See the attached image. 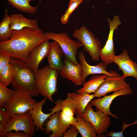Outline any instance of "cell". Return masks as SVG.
<instances>
[{"label": "cell", "instance_id": "cell-33", "mask_svg": "<svg viewBox=\"0 0 137 137\" xmlns=\"http://www.w3.org/2000/svg\"><path fill=\"white\" fill-rule=\"evenodd\" d=\"M105 136L111 137H123L124 136L123 132L121 131L119 132H115L113 131L107 132Z\"/></svg>", "mask_w": 137, "mask_h": 137}, {"label": "cell", "instance_id": "cell-10", "mask_svg": "<svg viewBox=\"0 0 137 137\" xmlns=\"http://www.w3.org/2000/svg\"><path fill=\"white\" fill-rule=\"evenodd\" d=\"M47 98L45 97L40 101H37L33 109L29 110L28 112L30 113L36 126V130H40L43 132L45 128L43 124L45 122L52 114L58 111L61 110L60 104L61 100L58 99L56 102L55 106L52 108L49 109L51 112L48 113L43 112L42 107L46 102Z\"/></svg>", "mask_w": 137, "mask_h": 137}, {"label": "cell", "instance_id": "cell-24", "mask_svg": "<svg viewBox=\"0 0 137 137\" xmlns=\"http://www.w3.org/2000/svg\"><path fill=\"white\" fill-rule=\"evenodd\" d=\"M34 0H7L13 7L20 12L33 14L38 11L39 5L33 6L30 4Z\"/></svg>", "mask_w": 137, "mask_h": 137}, {"label": "cell", "instance_id": "cell-20", "mask_svg": "<svg viewBox=\"0 0 137 137\" xmlns=\"http://www.w3.org/2000/svg\"><path fill=\"white\" fill-rule=\"evenodd\" d=\"M10 27L11 30H20L28 27L34 29H39L36 19H27L21 14H11Z\"/></svg>", "mask_w": 137, "mask_h": 137}, {"label": "cell", "instance_id": "cell-2", "mask_svg": "<svg viewBox=\"0 0 137 137\" xmlns=\"http://www.w3.org/2000/svg\"><path fill=\"white\" fill-rule=\"evenodd\" d=\"M10 63L14 74L11 83L15 90L21 89L30 93L32 96L39 94L35 78V74L25 62L11 57Z\"/></svg>", "mask_w": 137, "mask_h": 137}, {"label": "cell", "instance_id": "cell-18", "mask_svg": "<svg viewBox=\"0 0 137 137\" xmlns=\"http://www.w3.org/2000/svg\"><path fill=\"white\" fill-rule=\"evenodd\" d=\"M61 110L59 113L60 121L64 126L70 127L76 122L77 119L74 117L76 105L73 101L67 97L62 100L60 104Z\"/></svg>", "mask_w": 137, "mask_h": 137}, {"label": "cell", "instance_id": "cell-16", "mask_svg": "<svg viewBox=\"0 0 137 137\" xmlns=\"http://www.w3.org/2000/svg\"><path fill=\"white\" fill-rule=\"evenodd\" d=\"M49 39L43 41L31 50L26 62L27 65L36 73L40 63L48 53L50 42Z\"/></svg>", "mask_w": 137, "mask_h": 137}, {"label": "cell", "instance_id": "cell-23", "mask_svg": "<svg viewBox=\"0 0 137 137\" xmlns=\"http://www.w3.org/2000/svg\"><path fill=\"white\" fill-rule=\"evenodd\" d=\"M76 123L73 125L78 129L82 137H96V132L92 124L89 122L84 120L80 115H77Z\"/></svg>", "mask_w": 137, "mask_h": 137}, {"label": "cell", "instance_id": "cell-9", "mask_svg": "<svg viewBox=\"0 0 137 137\" xmlns=\"http://www.w3.org/2000/svg\"><path fill=\"white\" fill-rule=\"evenodd\" d=\"M107 20L109 25V33L105 45L100 50L99 55L102 61L108 64L113 62L115 55L113 40L114 33L122 23L118 15L114 16L112 20L109 18Z\"/></svg>", "mask_w": 137, "mask_h": 137}, {"label": "cell", "instance_id": "cell-31", "mask_svg": "<svg viewBox=\"0 0 137 137\" xmlns=\"http://www.w3.org/2000/svg\"><path fill=\"white\" fill-rule=\"evenodd\" d=\"M3 108H0V124L4 125L5 127L9 121L11 116Z\"/></svg>", "mask_w": 137, "mask_h": 137}, {"label": "cell", "instance_id": "cell-34", "mask_svg": "<svg viewBox=\"0 0 137 137\" xmlns=\"http://www.w3.org/2000/svg\"><path fill=\"white\" fill-rule=\"evenodd\" d=\"M80 0H70L69 4H71L72 3L78 1Z\"/></svg>", "mask_w": 137, "mask_h": 137}, {"label": "cell", "instance_id": "cell-27", "mask_svg": "<svg viewBox=\"0 0 137 137\" xmlns=\"http://www.w3.org/2000/svg\"><path fill=\"white\" fill-rule=\"evenodd\" d=\"M7 87L0 82V107L3 108L10 99L14 91Z\"/></svg>", "mask_w": 137, "mask_h": 137}, {"label": "cell", "instance_id": "cell-4", "mask_svg": "<svg viewBox=\"0 0 137 137\" xmlns=\"http://www.w3.org/2000/svg\"><path fill=\"white\" fill-rule=\"evenodd\" d=\"M29 92L21 89L14 90L4 108L10 116L23 114L33 108L37 101Z\"/></svg>", "mask_w": 137, "mask_h": 137}, {"label": "cell", "instance_id": "cell-14", "mask_svg": "<svg viewBox=\"0 0 137 137\" xmlns=\"http://www.w3.org/2000/svg\"><path fill=\"white\" fill-rule=\"evenodd\" d=\"M63 66L60 71L61 77L67 78L77 86L82 85L83 69L81 63L74 64L65 56L63 57Z\"/></svg>", "mask_w": 137, "mask_h": 137}, {"label": "cell", "instance_id": "cell-17", "mask_svg": "<svg viewBox=\"0 0 137 137\" xmlns=\"http://www.w3.org/2000/svg\"><path fill=\"white\" fill-rule=\"evenodd\" d=\"M60 111L57 112L52 114L44 123V133L46 135L49 134L50 137H61L63 136L65 132L70 127L63 125L61 122L59 117Z\"/></svg>", "mask_w": 137, "mask_h": 137}, {"label": "cell", "instance_id": "cell-11", "mask_svg": "<svg viewBox=\"0 0 137 137\" xmlns=\"http://www.w3.org/2000/svg\"><path fill=\"white\" fill-rule=\"evenodd\" d=\"M78 58L82 64L83 69L82 79L83 82H85L87 77L90 75L94 74H104L112 77L119 76V74L114 71L109 72L106 70L107 64L102 61L95 65H91L88 63L85 59L83 52H78Z\"/></svg>", "mask_w": 137, "mask_h": 137}, {"label": "cell", "instance_id": "cell-1", "mask_svg": "<svg viewBox=\"0 0 137 137\" xmlns=\"http://www.w3.org/2000/svg\"><path fill=\"white\" fill-rule=\"evenodd\" d=\"M45 33L39 28L26 27L20 30H11L10 39L0 42V54L9 55L26 62L32 49L48 39L45 37Z\"/></svg>", "mask_w": 137, "mask_h": 137}, {"label": "cell", "instance_id": "cell-29", "mask_svg": "<svg viewBox=\"0 0 137 137\" xmlns=\"http://www.w3.org/2000/svg\"><path fill=\"white\" fill-rule=\"evenodd\" d=\"M79 131L77 128L74 126L71 125L64 132L63 137H76Z\"/></svg>", "mask_w": 137, "mask_h": 137}, {"label": "cell", "instance_id": "cell-32", "mask_svg": "<svg viewBox=\"0 0 137 137\" xmlns=\"http://www.w3.org/2000/svg\"><path fill=\"white\" fill-rule=\"evenodd\" d=\"M3 137H28L23 132H20L19 131L14 132L12 131L8 132L6 133Z\"/></svg>", "mask_w": 137, "mask_h": 137}, {"label": "cell", "instance_id": "cell-22", "mask_svg": "<svg viewBox=\"0 0 137 137\" xmlns=\"http://www.w3.org/2000/svg\"><path fill=\"white\" fill-rule=\"evenodd\" d=\"M107 76L104 74L93 76L89 80L83 82V87L77 90L76 92L78 93H86L89 94L94 93Z\"/></svg>", "mask_w": 137, "mask_h": 137}, {"label": "cell", "instance_id": "cell-26", "mask_svg": "<svg viewBox=\"0 0 137 137\" xmlns=\"http://www.w3.org/2000/svg\"><path fill=\"white\" fill-rule=\"evenodd\" d=\"M13 74V68L10 63L0 72V82L7 87L11 83Z\"/></svg>", "mask_w": 137, "mask_h": 137}, {"label": "cell", "instance_id": "cell-12", "mask_svg": "<svg viewBox=\"0 0 137 137\" xmlns=\"http://www.w3.org/2000/svg\"><path fill=\"white\" fill-rule=\"evenodd\" d=\"M125 79L122 76L112 77L107 76L93 94L94 97L99 98L108 93L130 87Z\"/></svg>", "mask_w": 137, "mask_h": 137}, {"label": "cell", "instance_id": "cell-3", "mask_svg": "<svg viewBox=\"0 0 137 137\" xmlns=\"http://www.w3.org/2000/svg\"><path fill=\"white\" fill-rule=\"evenodd\" d=\"M60 71L46 66L38 69L35 78L39 94L54 102L52 96L57 92V80Z\"/></svg>", "mask_w": 137, "mask_h": 137}, {"label": "cell", "instance_id": "cell-30", "mask_svg": "<svg viewBox=\"0 0 137 137\" xmlns=\"http://www.w3.org/2000/svg\"><path fill=\"white\" fill-rule=\"evenodd\" d=\"M11 57L7 55L0 54V72L10 63Z\"/></svg>", "mask_w": 137, "mask_h": 137}, {"label": "cell", "instance_id": "cell-25", "mask_svg": "<svg viewBox=\"0 0 137 137\" xmlns=\"http://www.w3.org/2000/svg\"><path fill=\"white\" fill-rule=\"evenodd\" d=\"M11 17L6 9L3 18L0 23V42L6 41L10 39L11 36L10 27Z\"/></svg>", "mask_w": 137, "mask_h": 137}, {"label": "cell", "instance_id": "cell-8", "mask_svg": "<svg viewBox=\"0 0 137 137\" xmlns=\"http://www.w3.org/2000/svg\"><path fill=\"white\" fill-rule=\"evenodd\" d=\"M8 122L5 125L1 137L6 132L13 131H21L28 137L33 136L36 126L33 121L28 112L21 114H15L10 116Z\"/></svg>", "mask_w": 137, "mask_h": 137}, {"label": "cell", "instance_id": "cell-7", "mask_svg": "<svg viewBox=\"0 0 137 137\" xmlns=\"http://www.w3.org/2000/svg\"><path fill=\"white\" fill-rule=\"evenodd\" d=\"M92 106L89 103L84 113L79 115L85 120L91 123L98 137H104L103 133L107 132L108 128L111 124L110 118L109 115L105 114L99 109L96 108V111H94Z\"/></svg>", "mask_w": 137, "mask_h": 137}, {"label": "cell", "instance_id": "cell-6", "mask_svg": "<svg viewBox=\"0 0 137 137\" xmlns=\"http://www.w3.org/2000/svg\"><path fill=\"white\" fill-rule=\"evenodd\" d=\"M72 36L82 44L84 50L89 53L93 60L99 61L100 58L99 54L101 49V44L93 32L83 25L79 29H75Z\"/></svg>", "mask_w": 137, "mask_h": 137}, {"label": "cell", "instance_id": "cell-28", "mask_svg": "<svg viewBox=\"0 0 137 137\" xmlns=\"http://www.w3.org/2000/svg\"><path fill=\"white\" fill-rule=\"evenodd\" d=\"M83 0L76 1L69 4L68 7L64 14L61 18L62 23L63 24H67L68 22L69 18L72 13L82 3Z\"/></svg>", "mask_w": 137, "mask_h": 137}, {"label": "cell", "instance_id": "cell-21", "mask_svg": "<svg viewBox=\"0 0 137 137\" xmlns=\"http://www.w3.org/2000/svg\"><path fill=\"white\" fill-rule=\"evenodd\" d=\"M67 95V97L72 100L75 104V113L76 115L83 113L88 104L95 97L93 94L91 95L86 93H68Z\"/></svg>", "mask_w": 137, "mask_h": 137}, {"label": "cell", "instance_id": "cell-5", "mask_svg": "<svg viewBox=\"0 0 137 137\" xmlns=\"http://www.w3.org/2000/svg\"><path fill=\"white\" fill-rule=\"evenodd\" d=\"M45 37L57 42L63 51L64 55L74 64L78 65L79 63L76 56L78 54V49L83 46L79 41L72 40L66 33L46 32Z\"/></svg>", "mask_w": 137, "mask_h": 137}, {"label": "cell", "instance_id": "cell-13", "mask_svg": "<svg viewBox=\"0 0 137 137\" xmlns=\"http://www.w3.org/2000/svg\"><path fill=\"white\" fill-rule=\"evenodd\" d=\"M133 91L130 88L122 89L109 95L105 96L102 98H98L91 100L90 104L101 110L105 114L110 115L112 118H118L116 115L112 113L110 111V106L114 99L119 96L126 95L131 94Z\"/></svg>", "mask_w": 137, "mask_h": 137}, {"label": "cell", "instance_id": "cell-15", "mask_svg": "<svg viewBox=\"0 0 137 137\" xmlns=\"http://www.w3.org/2000/svg\"><path fill=\"white\" fill-rule=\"evenodd\" d=\"M113 62L117 64L119 70L122 71V77L125 79L127 77L130 76L137 79V63L131 59L126 49L120 55L115 56Z\"/></svg>", "mask_w": 137, "mask_h": 137}, {"label": "cell", "instance_id": "cell-19", "mask_svg": "<svg viewBox=\"0 0 137 137\" xmlns=\"http://www.w3.org/2000/svg\"><path fill=\"white\" fill-rule=\"evenodd\" d=\"M63 55V52L57 42L55 41L50 42L46 56L50 67L60 71L64 65L62 59Z\"/></svg>", "mask_w": 137, "mask_h": 137}]
</instances>
